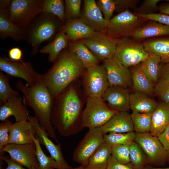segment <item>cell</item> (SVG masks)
I'll return each mask as SVG.
<instances>
[{
  "mask_svg": "<svg viewBox=\"0 0 169 169\" xmlns=\"http://www.w3.org/2000/svg\"><path fill=\"white\" fill-rule=\"evenodd\" d=\"M75 81L53 99L51 121L55 130L63 136L75 135L83 129V103Z\"/></svg>",
  "mask_w": 169,
  "mask_h": 169,
  "instance_id": "6da1fadb",
  "label": "cell"
},
{
  "mask_svg": "<svg viewBox=\"0 0 169 169\" xmlns=\"http://www.w3.org/2000/svg\"><path fill=\"white\" fill-rule=\"evenodd\" d=\"M54 62L51 68L42 75L44 83L54 98L82 75L85 69L69 49L61 52Z\"/></svg>",
  "mask_w": 169,
  "mask_h": 169,
  "instance_id": "7a4b0ae2",
  "label": "cell"
},
{
  "mask_svg": "<svg viewBox=\"0 0 169 169\" xmlns=\"http://www.w3.org/2000/svg\"><path fill=\"white\" fill-rule=\"evenodd\" d=\"M16 87L22 93L24 103L32 109L35 116L49 136L57 141L55 129L51 120L54 98L42 79L31 86L25 85L21 80H18Z\"/></svg>",
  "mask_w": 169,
  "mask_h": 169,
  "instance_id": "3957f363",
  "label": "cell"
},
{
  "mask_svg": "<svg viewBox=\"0 0 169 169\" xmlns=\"http://www.w3.org/2000/svg\"><path fill=\"white\" fill-rule=\"evenodd\" d=\"M54 16L42 12L24 30V39L32 47V55L37 54L41 44L51 39L55 33L58 24Z\"/></svg>",
  "mask_w": 169,
  "mask_h": 169,
  "instance_id": "277c9868",
  "label": "cell"
},
{
  "mask_svg": "<svg viewBox=\"0 0 169 169\" xmlns=\"http://www.w3.org/2000/svg\"><path fill=\"white\" fill-rule=\"evenodd\" d=\"M117 112L110 109L102 97H87L82 115L83 128L101 127Z\"/></svg>",
  "mask_w": 169,
  "mask_h": 169,
  "instance_id": "5b68a950",
  "label": "cell"
},
{
  "mask_svg": "<svg viewBox=\"0 0 169 169\" xmlns=\"http://www.w3.org/2000/svg\"><path fill=\"white\" fill-rule=\"evenodd\" d=\"M43 0H12L9 6L10 20L24 30L42 12Z\"/></svg>",
  "mask_w": 169,
  "mask_h": 169,
  "instance_id": "8992f818",
  "label": "cell"
},
{
  "mask_svg": "<svg viewBox=\"0 0 169 169\" xmlns=\"http://www.w3.org/2000/svg\"><path fill=\"white\" fill-rule=\"evenodd\" d=\"M135 141L146 154L147 165L156 167L163 166L167 162L169 151L165 149L157 137L150 132L136 133Z\"/></svg>",
  "mask_w": 169,
  "mask_h": 169,
  "instance_id": "52a82bcc",
  "label": "cell"
},
{
  "mask_svg": "<svg viewBox=\"0 0 169 169\" xmlns=\"http://www.w3.org/2000/svg\"><path fill=\"white\" fill-rule=\"evenodd\" d=\"M142 19L126 9L111 18L107 25L106 33L116 39L127 38L138 28Z\"/></svg>",
  "mask_w": 169,
  "mask_h": 169,
  "instance_id": "ba28073f",
  "label": "cell"
},
{
  "mask_svg": "<svg viewBox=\"0 0 169 169\" xmlns=\"http://www.w3.org/2000/svg\"><path fill=\"white\" fill-rule=\"evenodd\" d=\"M149 55L143 44L127 38L118 39L115 56L125 67L128 68L141 63Z\"/></svg>",
  "mask_w": 169,
  "mask_h": 169,
  "instance_id": "9c48e42d",
  "label": "cell"
},
{
  "mask_svg": "<svg viewBox=\"0 0 169 169\" xmlns=\"http://www.w3.org/2000/svg\"><path fill=\"white\" fill-rule=\"evenodd\" d=\"M104 135L101 127L89 129L74 150L73 161L86 166L90 156L104 141Z\"/></svg>",
  "mask_w": 169,
  "mask_h": 169,
  "instance_id": "30bf717a",
  "label": "cell"
},
{
  "mask_svg": "<svg viewBox=\"0 0 169 169\" xmlns=\"http://www.w3.org/2000/svg\"><path fill=\"white\" fill-rule=\"evenodd\" d=\"M83 74V85L87 97H102L110 86L104 66L98 64L86 69Z\"/></svg>",
  "mask_w": 169,
  "mask_h": 169,
  "instance_id": "8fae6325",
  "label": "cell"
},
{
  "mask_svg": "<svg viewBox=\"0 0 169 169\" xmlns=\"http://www.w3.org/2000/svg\"><path fill=\"white\" fill-rule=\"evenodd\" d=\"M0 69L9 75L24 80L29 86L42 79V75L36 72L30 63L23 60L16 61L0 56Z\"/></svg>",
  "mask_w": 169,
  "mask_h": 169,
  "instance_id": "7c38bea8",
  "label": "cell"
},
{
  "mask_svg": "<svg viewBox=\"0 0 169 169\" xmlns=\"http://www.w3.org/2000/svg\"><path fill=\"white\" fill-rule=\"evenodd\" d=\"M117 41L118 39L111 38L106 33L98 32L82 41L99 60H104L115 56Z\"/></svg>",
  "mask_w": 169,
  "mask_h": 169,
  "instance_id": "4fadbf2b",
  "label": "cell"
},
{
  "mask_svg": "<svg viewBox=\"0 0 169 169\" xmlns=\"http://www.w3.org/2000/svg\"><path fill=\"white\" fill-rule=\"evenodd\" d=\"M3 151L8 153L10 158L26 168L38 169L34 142L30 144H8L4 147Z\"/></svg>",
  "mask_w": 169,
  "mask_h": 169,
  "instance_id": "5bb4252c",
  "label": "cell"
},
{
  "mask_svg": "<svg viewBox=\"0 0 169 169\" xmlns=\"http://www.w3.org/2000/svg\"><path fill=\"white\" fill-rule=\"evenodd\" d=\"M28 120L33 126L37 137L40 145L44 146L50 156L58 163L61 169H68L72 167L67 163L62 153L60 143L55 144L49 138L45 130L40 125L34 116L29 115Z\"/></svg>",
  "mask_w": 169,
  "mask_h": 169,
  "instance_id": "9a60e30c",
  "label": "cell"
},
{
  "mask_svg": "<svg viewBox=\"0 0 169 169\" xmlns=\"http://www.w3.org/2000/svg\"><path fill=\"white\" fill-rule=\"evenodd\" d=\"M103 65L107 71L110 86L127 88L131 85V72L120 62L115 56L103 60Z\"/></svg>",
  "mask_w": 169,
  "mask_h": 169,
  "instance_id": "2e32d148",
  "label": "cell"
},
{
  "mask_svg": "<svg viewBox=\"0 0 169 169\" xmlns=\"http://www.w3.org/2000/svg\"><path fill=\"white\" fill-rule=\"evenodd\" d=\"M130 94L127 88L110 86L102 98L111 109L117 112H128Z\"/></svg>",
  "mask_w": 169,
  "mask_h": 169,
  "instance_id": "e0dca14e",
  "label": "cell"
},
{
  "mask_svg": "<svg viewBox=\"0 0 169 169\" xmlns=\"http://www.w3.org/2000/svg\"><path fill=\"white\" fill-rule=\"evenodd\" d=\"M10 0L0 1V37L4 39L10 37L18 41L24 39L23 30L14 24L9 19Z\"/></svg>",
  "mask_w": 169,
  "mask_h": 169,
  "instance_id": "ac0fdd59",
  "label": "cell"
},
{
  "mask_svg": "<svg viewBox=\"0 0 169 169\" xmlns=\"http://www.w3.org/2000/svg\"><path fill=\"white\" fill-rule=\"evenodd\" d=\"M11 116L14 117L16 122L28 120V111L19 95L10 98L0 105V120L3 121Z\"/></svg>",
  "mask_w": 169,
  "mask_h": 169,
  "instance_id": "d6986e66",
  "label": "cell"
},
{
  "mask_svg": "<svg viewBox=\"0 0 169 169\" xmlns=\"http://www.w3.org/2000/svg\"><path fill=\"white\" fill-rule=\"evenodd\" d=\"M9 144H25L34 143L36 137L34 129L28 120L13 124L9 130Z\"/></svg>",
  "mask_w": 169,
  "mask_h": 169,
  "instance_id": "ffe728a7",
  "label": "cell"
},
{
  "mask_svg": "<svg viewBox=\"0 0 169 169\" xmlns=\"http://www.w3.org/2000/svg\"><path fill=\"white\" fill-rule=\"evenodd\" d=\"M84 4L81 18L95 31L106 33V26L96 2L94 0H85Z\"/></svg>",
  "mask_w": 169,
  "mask_h": 169,
  "instance_id": "44dd1931",
  "label": "cell"
},
{
  "mask_svg": "<svg viewBox=\"0 0 169 169\" xmlns=\"http://www.w3.org/2000/svg\"><path fill=\"white\" fill-rule=\"evenodd\" d=\"M60 29L64 32L68 41H71L90 37L96 32L81 18L68 20Z\"/></svg>",
  "mask_w": 169,
  "mask_h": 169,
  "instance_id": "7402d4cb",
  "label": "cell"
},
{
  "mask_svg": "<svg viewBox=\"0 0 169 169\" xmlns=\"http://www.w3.org/2000/svg\"><path fill=\"white\" fill-rule=\"evenodd\" d=\"M101 128L104 134L127 133L134 131L131 114L127 111L117 112Z\"/></svg>",
  "mask_w": 169,
  "mask_h": 169,
  "instance_id": "603a6c76",
  "label": "cell"
},
{
  "mask_svg": "<svg viewBox=\"0 0 169 169\" xmlns=\"http://www.w3.org/2000/svg\"><path fill=\"white\" fill-rule=\"evenodd\" d=\"M150 132L158 137L169 125V105L160 102L152 113Z\"/></svg>",
  "mask_w": 169,
  "mask_h": 169,
  "instance_id": "cb8c5ba5",
  "label": "cell"
},
{
  "mask_svg": "<svg viewBox=\"0 0 169 169\" xmlns=\"http://www.w3.org/2000/svg\"><path fill=\"white\" fill-rule=\"evenodd\" d=\"M130 107L132 111L142 113H152L158 103L148 95L135 91L130 96Z\"/></svg>",
  "mask_w": 169,
  "mask_h": 169,
  "instance_id": "d4e9b609",
  "label": "cell"
},
{
  "mask_svg": "<svg viewBox=\"0 0 169 169\" xmlns=\"http://www.w3.org/2000/svg\"><path fill=\"white\" fill-rule=\"evenodd\" d=\"M136 39L161 36H169V27L157 22H152L136 29L131 35Z\"/></svg>",
  "mask_w": 169,
  "mask_h": 169,
  "instance_id": "484cf974",
  "label": "cell"
},
{
  "mask_svg": "<svg viewBox=\"0 0 169 169\" xmlns=\"http://www.w3.org/2000/svg\"><path fill=\"white\" fill-rule=\"evenodd\" d=\"M68 41L64 33L60 29L53 40L40 49L39 52L48 54V61L54 62L60 53L67 46Z\"/></svg>",
  "mask_w": 169,
  "mask_h": 169,
  "instance_id": "4316f807",
  "label": "cell"
},
{
  "mask_svg": "<svg viewBox=\"0 0 169 169\" xmlns=\"http://www.w3.org/2000/svg\"><path fill=\"white\" fill-rule=\"evenodd\" d=\"M143 44L149 54L160 57L161 63L169 62V37L148 41Z\"/></svg>",
  "mask_w": 169,
  "mask_h": 169,
  "instance_id": "83f0119b",
  "label": "cell"
},
{
  "mask_svg": "<svg viewBox=\"0 0 169 169\" xmlns=\"http://www.w3.org/2000/svg\"><path fill=\"white\" fill-rule=\"evenodd\" d=\"M111 146L104 141L89 158L86 169H106L111 155Z\"/></svg>",
  "mask_w": 169,
  "mask_h": 169,
  "instance_id": "f1b7e54d",
  "label": "cell"
},
{
  "mask_svg": "<svg viewBox=\"0 0 169 169\" xmlns=\"http://www.w3.org/2000/svg\"><path fill=\"white\" fill-rule=\"evenodd\" d=\"M69 49L75 55L85 69L98 65L99 60L82 42L71 43Z\"/></svg>",
  "mask_w": 169,
  "mask_h": 169,
  "instance_id": "f546056e",
  "label": "cell"
},
{
  "mask_svg": "<svg viewBox=\"0 0 169 169\" xmlns=\"http://www.w3.org/2000/svg\"><path fill=\"white\" fill-rule=\"evenodd\" d=\"M131 74L132 84L135 91L145 93L149 96L154 94L155 85L139 66L133 70Z\"/></svg>",
  "mask_w": 169,
  "mask_h": 169,
  "instance_id": "4dcf8cb0",
  "label": "cell"
},
{
  "mask_svg": "<svg viewBox=\"0 0 169 169\" xmlns=\"http://www.w3.org/2000/svg\"><path fill=\"white\" fill-rule=\"evenodd\" d=\"M161 61L156 55L150 54L139 66L143 72L155 85L160 79Z\"/></svg>",
  "mask_w": 169,
  "mask_h": 169,
  "instance_id": "1f68e13d",
  "label": "cell"
},
{
  "mask_svg": "<svg viewBox=\"0 0 169 169\" xmlns=\"http://www.w3.org/2000/svg\"><path fill=\"white\" fill-rule=\"evenodd\" d=\"M131 116L136 133L150 132L151 127L152 113H142L132 111Z\"/></svg>",
  "mask_w": 169,
  "mask_h": 169,
  "instance_id": "d6a6232c",
  "label": "cell"
},
{
  "mask_svg": "<svg viewBox=\"0 0 169 169\" xmlns=\"http://www.w3.org/2000/svg\"><path fill=\"white\" fill-rule=\"evenodd\" d=\"M129 150L130 163L134 169H144L147 160L142 148L134 141L130 145Z\"/></svg>",
  "mask_w": 169,
  "mask_h": 169,
  "instance_id": "836d02e7",
  "label": "cell"
},
{
  "mask_svg": "<svg viewBox=\"0 0 169 169\" xmlns=\"http://www.w3.org/2000/svg\"><path fill=\"white\" fill-rule=\"evenodd\" d=\"M33 141L38 162V169H61L60 165L51 156L45 155L36 136L33 138Z\"/></svg>",
  "mask_w": 169,
  "mask_h": 169,
  "instance_id": "e575fe53",
  "label": "cell"
},
{
  "mask_svg": "<svg viewBox=\"0 0 169 169\" xmlns=\"http://www.w3.org/2000/svg\"><path fill=\"white\" fill-rule=\"evenodd\" d=\"M136 133L134 131L124 133H110L104 135V141L111 146L117 145H130L135 141Z\"/></svg>",
  "mask_w": 169,
  "mask_h": 169,
  "instance_id": "d590c367",
  "label": "cell"
},
{
  "mask_svg": "<svg viewBox=\"0 0 169 169\" xmlns=\"http://www.w3.org/2000/svg\"><path fill=\"white\" fill-rule=\"evenodd\" d=\"M42 12L57 17L61 21L65 17L64 2L62 0H44Z\"/></svg>",
  "mask_w": 169,
  "mask_h": 169,
  "instance_id": "8d00e7d4",
  "label": "cell"
},
{
  "mask_svg": "<svg viewBox=\"0 0 169 169\" xmlns=\"http://www.w3.org/2000/svg\"><path fill=\"white\" fill-rule=\"evenodd\" d=\"M9 75L0 71V105L5 103L9 99L17 95L18 93L14 90L9 84Z\"/></svg>",
  "mask_w": 169,
  "mask_h": 169,
  "instance_id": "74e56055",
  "label": "cell"
},
{
  "mask_svg": "<svg viewBox=\"0 0 169 169\" xmlns=\"http://www.w3.org/2000/svg\"><path fill=\"white\" fill-rule=\"evenodd\" d=\"M130 145L112 146L111 155L120 163L125 164L130 163Z\"/></svg>",
  "mask_w": 169,
  "mask_h": 169,
  "instance_id": "f35d334b",
  "label": "cell"
},
{
  "mask_svg": "<svg viewBox=\"0 0 169 169\" xmlns=\"http://www.w3.org/2000/svg\"><path fill=\"white\" fill-rule=\"evenodd\" d=\"M96 3L102 13L107 26L116 9V0H99Z\"/></svg>",
  "mask_w": 169,
  "mask_h": 169,
  "instance_id": "ab89813d",
  "label": "cell"
},
{
  "mask_svg": "<svg viewBox=\"0 0 169 169\" xmlns=\"http://www.w3.org/2000/svg\"><path fill=\"white\" fill-rule=\"evenodd\" d=\"M154 94L161 100V102L169 105V82L160 78L154 86Z\"/></svg>",
  "mask_w": 169,
  "mask_h": 169,
  "instance_id": "60d3db41",
  "label": "cell"
},
{
  "mask_svg": "<svg viewBox=\"0 0 169 169\" xmlns=\"http://www.w3.org/2000/svg\"><path fill=\"white\" fill-rule=\"evenodd\" d=\"M12 123L8 119L0 124V156L4 155V147L9 144V130Z\"/></svg>",
  "mask_w": 169,
  "mask_h": 169,
  "instance_id": "b9f144b4",
  "label": "cell"
},
{
  "mask_svg": "<svg viewBox=\"0 0 169 169\" xmlns=\"http://www.w3.org/2000/svg\"><path fill=\"white\" fill-rule=\"evenodd\" d=\"M162 0H145L136 9L135 13L136 14L146 15L156 13L159 11L157 3Z\"/></svg>",
  "mask_w": 169,
  "mask_h": 169,
  "instance_id": "7bdbcfd3",
  "label": "cell"
},
{
  "mask_svg": "<svg viewBox=\"0 0 169 169\" xmlns=\"http://www.w3.org/2000/svg\"><path fill=\"white\" fill-rule=\"evenodd\" d=\"M65 5L66 15L68 18L75 19L79 15L81 1V0H65Z\"/></svg>",
  "mask_w": 169,
  "mask_h": 169,
  "instance_id": "ee69618b",
  "label": "cell"
},
{
  "mask_svg": "<svg viewBox=\"0 0 169 169\" xmlns=\"http://www.w3.org/2000/svg\"><path fill=\"white\" fill-rule=\"evenodd\" d=\"M136 14L144 19L155 21L169 27V15L161 13L146 15Z\"/></svg>",
  "mask_w": 169,
  "mask_h": 169,
  "instance_id": "f6af8a7d",
  "label": "cell"
},
{
  "mask_svg": "<svg viewBox=\"0 0 169 169\" xmlns=\"http://www.w3.org/2000/svg\"><path fill=\"white\" fill-rule=\"evenodd\" d=\"M0 169H29L25 168L11 158L3 155L0 156Z\"/></svg>",
  "mask_w": 169,
  "mask_h": 169,
  "instance_id": "bcb514c9",
  "label": "cell"
},
{
  "mask_svg": "<svg viewBox=\"0 0 169 169\" xmlns=\"http://www.w3.org/2000/svg\"><path fill=\"white\" fill-rule=\"evenodd\" d=\"M106 169H134L131 164H123L120 163L111 155L108 160Z\"/></svg>",
  "mask_w": 169,
  "mask_h": 169,
  "instance_id": "7dc6e473",
  "label": "cell"
},
{
  "mask_svg": "<svg viewBox=\"0 0 169 169\" xmlns=\"http://www.w3.org/2000/svg\"><path fill=\"white\" fill-rule=\"evenodd\" d=\"M157 137L165 149L169 151V125Z\"/></svg>",
  "mask_w": 169,
  "mask_h": 169,
  "instance_id": "c3c4849f",
  "label": "cell"
},
{
  "mask_svg": "<svg viewBox=\"0 0 169 169\" xmlns=\"http://www.w3.org/2000/svg\"><path fill=\"white\" fill-rule=\"evenodd\" d=\"M9 59L14 61H20L22 59L23 52L21 49L18 47H13L8 51Z\"/></svg>",
  "mask_w": 169,
  "mask_h": 169,
  "instance_id": "681fc988",
  "label": "cell"
},
{
  "mask_svg": "<svg viewBox=\"0 0 169 169\" xmlns=\"http://www.w3.org/2000/svg\"><path fill=\"white\" fill-rule=\"evenodd\" d=\"M116 7L120 6L123 8V11L129 8H135L138 2V0H116Z\"/></svg>",
  "mask_w": 169,
  "mask_h": 169,
  "instance_id": "f907efd6",
  "label": "cell"
},
{
  "mask_svg": "<svg viewBox=\"0 0 169 169\" xmlns=\"http://www.w3.org/2000/svg\"><path fill=\"white\" fill-rule=\"evenodd\" d=\"M160 78L166 80L169 82V62L160 65Z\"/></svg>",
  "mask_w": 169,
  "mask_h": 169,
  "instance_id": "816d5d0a",
  "label": "cell"
},
{
  "mask_svg": "<svg viewBox=\"0 0 169 169\" xmlns=\"http://www.w3.org/2000/svg\"><path fill=\"white\" fill-rule=\"evenodd\" d=\"M158 10L161 13L169 15V1L160 5Z\"/></svg>",
  "mask_w": 169,
  "mask_h": 169,
  "instance_id": "f5cc1de1",
  "label": "cell"
},
{
  "mask_svg": "<svg viewBox=\"0 0 169 169\" xmlns=\"http://www.w3.org/2000/svg\"><path fill=\"white\" fill-rule=\"evenodd\" d=\"M144 169H169V167H155L147 165Z\"/></svg>",
  "mask_w": 169,
  "mask_h": 169,
  "instance_id": "db71d44e",
  "label": "cell"
},
{
  "mask_svg": "<svg viewBox=\"0 0 169 169\" xmlns=\"http://www.w3.org/2000/svg\"><path fill=\"white\" fill-rule=\"evenodd\" d=\"M68 169H86L85 166L80 165V166L75 167H72Z\"/></svg>",
  "mask_w": 169,
  "mask_h": 169,
  "instance_id": "11a10c76",
  "label": "cell"
},
{
  "mask_svg": "<svg viewBox=\"0 0 169 169\" xmlns=\"http://www.w3.org/2000/svg\"><path fill=\"white\" fill-rule=\"evenodd\" d=\"M167 162L169 163V157L168 159Z\"/></svg>",
  "mask_w": 169,
  "mask_h": 169,
  "instance_id": "9f6ffc18",
  "label": "cell"
},
{
  "mask_svg": "<svg viewBox=\"0 0 169 169\" xmlns=\"http://www.w3.org/2000/svg\"><path fill=\"white\" fill-rule=\"evenodd\" d=\"M32 169H35L34 168H33Z\"/></svg>",
  "mask_w": 169,
  "mask_h": 169,
  "instance_id": "6f0895ef",
  "label": "cell"
}]
</instances>
